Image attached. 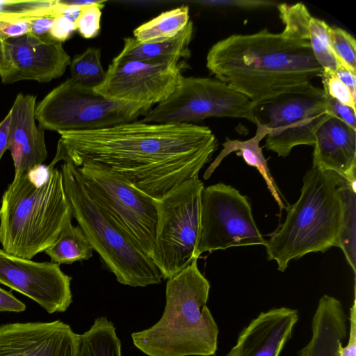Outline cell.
Listing matches in <instances>:
<instances>
[{
  "label": "cell",
  "instance_id": "obj_37",
  "mask_svg": "<svg viewBox=\"0 0 356 356\" xmlns=\"http://www.w3.org/2000/svg\"><path fill=\"white\" fill-rule=\"evenodd\" d=\"M56 15H42L29 19L30 32L37 36H43L49 34Z\"/></svg>",
  "mask_w": 356,
  "mask_h": 356
},
{
  "label": "cell",
  "instance_id": "obj_12",
  "mask_svg": "<svg viewBox=\"0 0 356 356\" xmlns=\"http://www.w3.org/2000/svg\"><path fill=\"white\" fill-rule=\"evenodd\" d=\"M330 117L323 90L316 95L282 96L254 109V123L268 129L264 147L282 157L296 146H314L316 131Z\"/></svg>",
  "mask_w": 356,
  "mask_h": 356
},
{
  "label": "cell",
  "instance_id": "obj_5",
  "mask_svg": "<svg viewBox=\"0 0 356 356\" xmlns=\"http://www.w3.org/2000/svg\"><path fill=\"white\" fill-rule=\"evenodd\" d=\"M344 179L317 167L306 172L298 200L288 207L285 221L264 245L268 260L275 261L280 271L293 259L338 247Z\"/></svg>",
  "mask_w": 356,
  "mask_h": 356
},
{
  "label": "cell",
  "instance_id": "obj_39",
  "mask_svg": "<svg viewBox=\"0 0 356 356\" xmlns=\"http://www.w3.org/2000/svg\"><path fill=\"white\" fill-rule=\"evenodd\" d=\"M211 3L222 7H235L241 8H257L272 6L273 2L268 1H254V0H228L211 1Z\"/></svg>",
  "mask_w": 356,
  "mask_h": 356
},
{
  "label": "cell",
  "instance_id": "obj_4",
  "mask_svg": "<svg viewBox=\"0 0 356 356\" xmlns=\"http://www.w3.org/2000/svg\"><path fill=\"white\" fill-rule=\"evenodd\" d=\"M210 287L193 259L168 279L161 318L131 334L134 346L148 356L215 355L219 330L207 306Z\"/></svg>",
  "mask_w": 356,
  "mask_h": 356
},
{
  "label": "cell",
  "instance_id": "obj_30",
  "mask_svg": "<svg viewBox=\"0 0 356 356\" xmlns=\"http://www.w3.org/2000/svg\"><path fill=\"white\" fill-rule=\"evenodd\" d=\"M331 46L337 61L356 74V41L348 32L339 27L329 28Z\"/></svg>",
  "mask_w": 356,
  "mask_h": 356
},
{
  "label": "cell",
  "instance_id": "obj_34",
  "mask_svg": "<svg viewBox=\"0 0 356 356\" xmlns=\"http://www.w3.org/2000/svg\"><path fill=\"white\" fill-rule=\"evenodd\" d=\"M74 31H76L74 21L63 15H57L49 32V35L52 39L62 43L68 40Z\"/></svg>",
  "mask_w": 356,
  "mask_h": 356
},
{
  "label": "cell",
  "instance_id": "obj_18",
  "mask_svg": "<svg viewBox=\"0 0 356 356\" xmlns=\"http://www.w3.org/2000/svg\"><path fill=\"white\" fill-rule=\"evenodd\" d=\"M36 97L19 93L10 110L8 149L15 167L14 177L42 164L47 156L44 129L35 122Z\"/></svg>",
  "mask_w": 356,
  "mask_h": 356
},
{
  "label": "cell",
  "instance_id": "obj_20",
  "mask_svg": "<svg viewBox=\"0 0 356 356\" xmlns=\"http://www.w3.org/2000/svg\"><path fill=\"white\" fill-rule=\"evenodd\" d=\"M347 334V318L341 301L324 295L312 318V337L298 356H339Z\"/></svg>",
  "mask_w": 356,
  "mask_h": 356
},
{
  "label": "cell",
  "instance_id": "obj_25",
  "mask_svg": "<svg viewBox=\"0 0 356 356\" xmlns=\"http://www.w3.org/2000/svg\"><path fill=\"white\" fill-rule=\"evenodd\" d=\"M190 21L189 8L183 5L141 24L134 31V36L143 43L170 39L180 33Z\"/></svg>",
  "mask_w": 356,
  "mask_h": 356
},
{
  "label": "cell",
  "instance_id": "obj_42",
  "mask_svg": "<svg viewBox=\"0 0 356 356\" xmlns=\"http://www.w3.org/2000/svg\"><path fill=\"white\" fill-rule=\"evenodd\" d=\"M9 71V64L6 56L4 40L0 36V77L1 81L7 76Z\"/></svg>",
  "mask_w": 356,
  "mask_h": 356
},
{
  "label": "cell",
  "instance_id": "obj_35",
  "mask_svg": "<svg viewBox=\"0 0 356 356\" xmlns=\"http://www.w3.org/2000/svg\"><path fill=\"white\" fill-rule=\"evenodd\" d=\"M30 32L29 19L0 21V36L5 40L23 36Z\"/></svg>",
  "mask_w": 356,
  "mask_h": 356
},
{
  "label": "cell",
  "instance_id": "obj_3",
  "mask_svg": "<svg viewBox=\"0 0 356 356\" xmlns=\"http://www.w3.org/2000/svg\"><path fill=\"white\" fill-rule=\"evenodd\" d=\"M60 170L36 165L14 177L0 207V243L6 252L31 259L44 252L72 222Z\"/></svg>",
  "mask_w": 356,
  "mask_h": 356
},
{
  "label": "cell",
  "instance_id": "obj_23",
  "mask_svg": "<svg viewBox=\"0 0 356 356\" xmlns=\"http://www.w3.org/2000/svg\"><path fill=\"white\" fill-rule=\"evenodd\" d=\"M76 356H122L113 323L104 316L96 318L88 331L79 334Z\"/></svg>",
  "mask_w": 356,
  "mask_h": 356
},
{
  "label": "cell",
  "instance_id": "obj_22",
  "mask_svg": "<svg viewBox=\"0 0 356 356\" xmlns=\"http://www.w3.org/2000/svg\"><path fill=\"white\" fill-rule=\"evenodd\" d=\"M256 125L257 128L255 135L247 140L226 139L222 144L224 148L205 171L204 178L208 179L228 154L233 152H239L237 154L241 156L248 165L254 167L263 177L268 189L278 204L280 210H282L286 208L282 199L283 197L270 175L267 161L263 154L262 147L259 146L260 141L266 136L268 129L264 125L260 124H256Z\"/></svg>",
  "mask_w": 356,
  "mask_h": 356
},
{
  "label": "cell",
  "instance_id": "obj_13",
  "mask_svg": "<svg viewBox=\"0 0 356 356\" xmlns=\"http://www.w3.org/2000/svg\"><path fill=\"white\" fill-rule=\"evenodd\" d=\"M183 63H151L113 59L97 93L116 102L151 107L165 101L179 85Z\"/></svg>",
  "mask_w": 356,
  "mask_h": 356
},
{
  "label": "cell",
  "instance_id": "obj_14",
  "mask_svg": "<svg viewBox=\"0 0 356 356\" xmlns=\"http://www.w3.org/2000/svg\"><path fill=\"white\" fill-rule=\"evenodd\" d=\"M71 280L57 264L33 261L0 249V284L34 300L49 314L65 312L72 303Z\"/></svg>",
  "mask_w": 356,
  "mask_h": 356
},
{
  "label": "cell",
  "instance_id": "obj_26",
  "mask_svg": "<svg viewBox=\"0 0 356 356\" xmlns=\"http://www.w3.org/2000/svg\"><path fill=\"white\" fill-rule=\"evenodd\" d=\"M356 181L344 179L341 186L342 217L338 247L356 273Z\"/></svg>",
  "mask_w": 356,
  "mask_h": 356
},
{
  "label": "cell",
  "instance_id": "obj_1",
  "mask_svg": "<svg viewBox=\"0 0 356 356\" xmlns=\"http://www.w3.org/2000/svg\"><path fill=\"white\" fill-rule=\"evenodd\" d=\"M55 156L77 168L110 169L155 200L198 176L218 148L205 126L193 123L124 122L109 127L59 131Z\"/></svg>",
  "mask_w": 356,
  "mask_h": 356
},
{
  "label": "cell",
  "instance_id": "obj_9",
  "mask_svg": "<svg viewBox=\"0 0 356 356\" xmlns=\"http://www.w3.org/2000/svg\"><path fill=\"white\" fill-rule=\"evenodd\" d=\"M78 169L93 198L151 258L157 222L156 200L106 168L85 163Z\"/></svg>",
  "mask_w": 356,
  "mask_h": 356
},
{
  "label": "cell",
  "instance_id": "obj_19",
  "mask_svg": "<svg viewBox=\"0 0 356 356\" xmlns=\"http://www.w3.org/2000/svg\"><path fill=\"white\" fill-rule=\"evenodd\" d=\"M312 167L356 181V130L330 117L317 129Z\"/></svg>",
  "mask_w": 356,
  "mask_h": 356
},
{
  "label": "cell",
  "instance_id": "obj_11",
  "mask_svg": "<svg viewBox=\"0 0 356 356\" xmlns=\"http://www.w3.org/2000/svg\"><path fill=\"white\" fill-rule=\"evenodd\" d=\"M252 216L251 204L230 185L218 183L201 194L200 229L195 259L232 247L265 245Z\"/></svg>",
  "mask_w": 356,
  "mask_h": 356
},
{
  "label": "cell",
  "instance_id": "obj_38",
  "mask_svg": "<svg viewBox=\"0 0 356 356\" xmlns=\"http://www.w3.org/2000/svg\"><path fill=\"white\" fill-rule=\"evenodd\" d=\"M26 305L15 298L11 291L0 287V312H22L25 311Z\"/></svg>",
  "mask_w": 356,
  "mask_h": 356
},
{
  "label": "cell",
  "instance_id": "obj_10",
  "mask_svg": "<svg viewBox=\"0 0 356 356\" xmlns=\"http://www.w3.org/2000/svg\"><path fill=\"white\" fill-rule=\"evenodd\" d=\"M254 106L217 79L184 76L173 92L141 120L147 123H191L206 118L254 120Z\"/></svg>",
  "mask_w": 356,
  "mask_h": 356
},
{
  "label": "cell",
  "instance_id": "obj_15",
  "mask_svg": "<svg viewBox=\"0 0 356 356\" xmlns=\"http://www.w3.org/2000/svg\"><path fill=\"white\" fill-rule=\"evenodd\" d=\"M9 71L3 83L22 80L40 83L59 78L70 65L71 59L62 43L49 34L37 36L27 33L4 40Z\"/></svg>",
  "mask_w": 356,
  "mask_h": 356
},
{
  "label": "cell",
  "instance_id": "obj_41",
  "mask_svg": "<svg viewBox=\"0 0 356 356\" xmlns=\"http://www.w3.org/2000/svg\"><path fill=\"white\" fill-rule=\"evenodd\" d=\"M10 112L0 122V161L4 152L8 149Z\"/></svg>",
  "mask_w": 356,
  "mask_h": 356
},
{
  "label": "cell",
  "instance_id": "obj_27",
  "mask_svg": "<svg viewBox=\"0 0 356 356\" xmlns=\"http://www.w3.org/2000/svg\"><path fill=\"white\" fill-rule=\"evenodd\" d=\"M99 49L89 47L71 60V79L84 86L95 87L104 79L106 72L101 63Z\"/></svg>",
  "mask_w": 356,
  "mask_h": 356
},
{
  "label": "cell",
  "instance_id": "obj_24",
  "mask_svg": "<svg viewBox=\"0 0 356 356\" xmlns=\"http://www.w3.org/2000/svg\"><path fill=\"white\" fill-rule=\"evenodd\" d=\"M93 250L81 227H74L70 222L44 252L50 257L51 262L60 265L88 260L92 257Z\"/></svg>",
  "mask_w": 356,
  "mask_h": 356
},
{
  "label": "cell",
  "instance_id": "obj_40",
  "mask_svg": "<svg viewBox=\"0 0 356 356\" xmlns=\"http://www.w3.org/2000/svg\"><path fill=\"white\" fill-rule=\"evenodd\" d=\"M334 74L350 90L354 97H356V76L355 73L352 72L345 65L337 61V65Z\"/></svg>",
  "mask_w": 356,
  "mask_h": 356
},
{
  "label": "cell",
  "instance_id": "obj_29",
  "mask_svg": "<svg viewBox=\"0 0 356 356\" xmlns=\"http://www.w3.org/2000/svg\"><path fill=\"white\" fill-rule=\"evenodd\" d=\"M330 26L323 20L312 17L309 22V41L314 56L323 67L334 72L337 60L329 35Z\"/></svg>",
  "mask_w": 356,
  "mask_h": 356
},
{
  "label": "cell",
  "instance_id": "obj_6",
  "mask_svg": "<svg viewBox=\"0 0 356 356\" xmlns=\"http://www.w3.org/2000/svg\"><path fill=\"white\" fill-rule=\"evenodd\" d=\"M60 168L72 217L118 282L134 287L159 284L162 277L152 259L93 198L78 168L64 163Z\"/></svg>",
  "mask_w": 356,
  "mask_h": 356
},
{
  "label": "cell",
  "instance_id": "obj_32",
  "mask_svg": "<svg viewBox=\"0 0 356 356\" xmlns=\"http://www.w3.org/2000/svg\"><path fill=\"white\" fill-rule=\"evenodd\" d=\"M320 76L324 93L355 110L356 97L353 96L350 89L334 74L333 72L323 69Z\"/></svg>",
  "mask_w": 356,
  "mask_h": 356
},
{
  "label": "cell",
  "instance_id": "obj_2",
  "mask_svg": "<svg viewBox=\"0 0 356 356\" xmlns=\"http://www.w3.org/2000/svg\"><path fill=\"white\" fill-rule=\"evenodd\" d=\"M206 65L217 79L247 97L254 106L287 95L323 91L312 83L323 69L309 41L288 25L279 33L265 28L231 35L211 47Z\"/></svg>",
  "mask_w": 356,
  "mask_h": 356
},
{
  "label": "cell",
  "instance_id": "obj_31",
  "mask_svg": "<svg viewBox=\"0 0 356 356\" xmlns=\"http://www.w3.org/2000/svg\"><path fill=\"white\" fill-rule=\"evenodd\" d=\"M104 1H97L95 3L84 6L75 21L76 30L84 38L96 37L100 30L101 9Z\"/></svg>",
  "mask_w": 356,
  "mask_h": 356
},
{
  "label": "cell",
  "instance_id": "obj_17",
  "mask_svg": "<svg viewBox=\"0 0 356 356\" xmlns=\"http://www.w3.org/2000/svg\"><path fill=\"white\" fill-rule=\"evenodd\" d=\"M299 318L285 307L261 312L238 334L226 356H280Z\"/></svg>",
  "mask_w": 356,
  "mask_h": 356
},
{
  "label": "cell",
  "instance_id": "obj_36",
  "mask_svg": "<svg viewBox=\"0 0 356 356\" xmlns=\"http://www.w3.org/2000/svg\"><path fill=\"white\" fill-rule=\"evenodd\" d=\"M350 332L346 346H341L339 350V356H356V291L354 284V296L350 308Z\"/></svg>",
  "mask_w": 356,
  "mask_h": 356
},
{
  "label": "cell",
  "instance_id": "obj_8",
  "mask_svg": "<svg viewBox=\"0 0 356 356\" xmlns=\"http://www.w3.org/2000/svg\"><path fill=\"white\" fill-rule=\"evenodd\" d=\"M150 109L106 99L95 92L93 87L70 78L40 101L35 114L44 130L59 132L98 129L135 121Z\"/></svg>",
  "mask_w": 356,
  "mask_h": 356
},
{
  "label": "cell",
  "instance_id": "obj_28",
  "mask_svg": "<svg viewBox=\"0 0 356 356\" xmlns=\"http://www.w3.org/2000/svg\"><path fill=\"white\" fill-rule=\"evenodd\" d=\"M58 1H1L0 21L29 19L42 15H58Z\"/></svg>",
  "mask_w": 356,
  "mask_h": 356
},
{
  "label": "cell",
  "instance_id": "obj_33",
  "mask_svg": "<svg viewBox=\"0 0 356 356\" xmlns=\"http://www.w3.org/2000/svg\"><path fill=\"white\" fill-rule=\"evenodd\" d=\"M324 95L326 107L330 115L356 130L355 110L325 93Z\"/></svg>",
  "mask_w": 356,
  "mask_h": 356
},
{
  "label": "cell",
  "instance_id": "obj_16",
  "mask_svg": "<svg viewBox=\"0 0 356 356\" xmlns=\"http://www.w3.org/2000/svg\"><path fill=\"white\" fill-rule=\"evenodd\" d=\"M79 334L60 320L0 325V356H76Z\"/></svg>",
  "mask_w": 356,
  "mask_h": 356
},
{
  "label": "cell",
  "instance_id": "obj_21",
  "mask_svg": "<svg viewBox=\"0 0 356 356\" xmlns=\"http://www.w3.org/2000/svg\"><path fill=\"white\" fill-rule=\"evenodd\" d=\"M193 32L190 21L186 28L174 38L152 42H140L134 38L124 39L117 60H138L151 63H178L182 58L190 56L188 48Z\"/></svg>",
  "mask_w": 356,
  "mask_h": 356
},
{
  "label": "cell",
  "instance_id": "obj_7",
  "mask_svg": "<svg viewBox=\"0 0 356 356\" xmlns=\"http://www.w3.org/2000/svg\"><path fill=\"white\" fill-rule=\"evenodd\" d=\"M204 188L196 176L156 200L157 222L151 259L163 279L171 278L196 259Z\"/></svg>",
  "mask_w": 356,
  "mask_h": 356
}]
</instances>
